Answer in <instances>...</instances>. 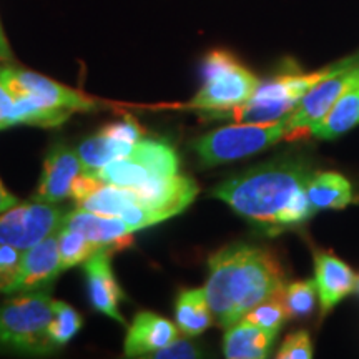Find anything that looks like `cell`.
Here are the masks:
<instances>
[{
    "instance_id": "cell-25",
    "label": "cell",
    "mask_w": 359,
    "mask_h": 359,
    "mask_svg": "<svg viewBox=\"0 0 359 359\" xmlns=\"http://www.w3.org/2000/svg\"><path fill=\"white\" fill-rule=\"evenodd\" d=\"M245 321L253 323V325L268 327V330H278L285 325L286 320H290V313L286 309V304L283 302V291L275 296H269L253 309H250L245 314Z\"/></svg>"
},
{
    "instance_id": "cell-11",
    "label": "cell",
    "mask_w": 359,
    "mask_h": 359,
    "mask_svg": "<svg viewBox=\"0 0 359 359\" xmlns=\"http://www.w3.org/2000/svg\"><path fill=\"white\" fill-rule=\"evenodd\" d=\"M62 271L64 268L58 253L57 231H53L37 245L22 251L19 271L8 294L20 293V291L48 290Z\"/></svg>"
},
{
    "instance_id": "cell-22",
    "label": "cell",
    "mask_w": 359,
    "mask_h": 359,
    "mask_svg": "<svg viewBox=\"0 0 359 359\" xmlns=\"http://www.w3.org/2000/svg\"><path fill=\"white\" fill-rule=\"evenodd\" d=\"M57 241H58V253H60L62 268L69 269L83 264L88 262L93 255L103 250L100 245L93 243L82 233L69 230V228H58L57 230Z\"/></svg>"
},
{
    "instance_id": "cell-1",
    "label": "cell",
    "mask_w": 359,
    "mask_h": 359,
    "mask_svg": "<svg viewBox=\"0 0 359 359\" xmlns=\"http://www.w3.org/2000/svg\"><path fill=\"white\" fill-rule=\"evenodd\" d=\"M313 173L302 160H273L222 183L212 196L268 235H278L308 222L316 212L306 193Z\"/></svg>"
},
{
    "instance_id": "cell-7",
    "label": "cell",
    "mask_w": 359,
    "mask_h": 359,
    "mask_svg": "<svg viewBox=\"0 0 359 359\" xmlns=\"http://www.w3.org/2000/svg\"><path fill=\"white\" fill-rule=\"evenodd\" d=\"M0 83L15 100H25L42 110L72 115L75 111H95L100 109L97 98L85 95L80 90L65 87L55 80L22 67H0Z\"/></svg>"
},
{
    "instance_id": "cell-13",
    "label": "cell",
    "mask_w": 359,
    "mask_h": 359,
    "mask_svg": "<svg viewBox=\"0 0 359 359\" xmlns=\"http://www.w3.org/2000/svg\"><path fill=\"white\" fill-rule=\"evenodd\" d=\"M111 253H114L111 250L103 248L93 255L88 262H85V280H87L90 303L93 309L127 326V321L118 308V304L125 299V294L116 281L114 269H111Z\"/></svg>"
},
{
    "instance_id": "cell-9",
    "label": "cell",
    "mask_w": 359,
    "mask_h": 359,
    "mask_svg": "<svg viewBox=\"0 0 359 359\" xmlns=\"http://www.w3.org/2000/svg\"><path fill=\"white\" fill-rule=\"evenodd\" d=\"M65 212L50 203L24 201L0 213V246L24 251L60 228Z\"/></svg>"
},
{
    "instance_id": "cell-31",
    "label": "cell",
    "mask_w": 359,
    "mask_h": 359,
    "mask_svg": "<svg viewBox=\"0 0 359 359\" xmlns=\"http://www.w3.org/2000/svg\"><path fill=\"white\" fill-rule=\"evenodd\" d=\"M19 203L20 200L17 198V196H13L12 193L4 187V183L0 182V213L7 212V210L13 208V206H17Z\"/></svg>"
},
{
    "instance_id": "cell-12",
    "label": "cell",
    "mask_w": 359,
    "mask_h": 359,
    "mask_svg": "<svg viewBox=\"0 0 359 359\" xmlns=\"http://www.w3.org/2000/svg\"><path fill=\"white\" fill-rule=\"evenodd\" d=\"M82 173L83 167L77 151L62 145V143L52 147L45 156L42 177H40L32 200L50 205L60 203L62 200L72 196L75 180Z\"/></svg>"
},
{
    "instance_id": "cell-16",
    "label": "cell",
    "mask_w": 359,
    "mask_h": 359,
    "mask_svg": "<svg viewBox=\"0 0 359 359\" xmlns=\"http://www.w3.org/2000/svg\"><path fill=\"white\" fill-rule=\"evenodd\" d=\"M314 283L320 296L323 316L356 290V276L353 269L333 253L314 255Z\"/></svg>"
},
{
    "instance_id": "cell-27",
    "label": "cell",
    "mask_w": 359,
    "mask_h": 359,
    "mask_svg": "<svg viewBox=\"0 0 359 359\" xmlns=\"http://www.w3.org/2000/svg\"><path fill=\"white\" fill-rule=\"evenodd\" d=\"M22 251L13 246H0V293H11L19 271Z\"/></svg>"
},
{
    "instance_id": "cell-32",
    "label": "cell",
    "mask_w": 359,
    "mask_h": 359,
    "mask_svg": "<svg viewBox=\"0 0 359 359\" xmlns=\"http://www.w3.org/2000/svg\"><path fill=\"white\" fill-rule=\"evenodd\" d=\"M0 60H4V62H12L13 60L12 50H11V47H8L6 35H4L2 25H0Z\"/></svg>"
},
{
    "instance_id": "cell-15",
    "label": "cell",
    "mask_w": 359,
    "mask_h": 359,
    "mask_svg": "<svg viewBox=\"0 0 359 359\" xmlns=\"http://www.w3.org/2000/svg\"><path fill=\"white\" fill-rule=\"evenodd\" d=\"M178 339V326L151 311H140L128 326L125 338V356H151L158 349Z\"/></svg>"
},
{
    "instance_id": "cell-29",
    "label": "cell",
    "mask_w": 359,
    "mask_h": 359,
    "mask_svg": "<svg viewBox=\"0 0 359 359\" xmlns=\"http://www.w3.org/2000/svg\"><path fill=\"white\" fill-rule=\"evenodd\" d=\"M200 348L195 343L188 339H175L168 346L158 349L151 354V358H170V359H188V358H200Z\"/></svg>"
},
{
    "instance_id": "cell-33",
    "label": "cell",
    "mask_w": 359,
    "mask_h": 359,
    "mask_svg": "<svg viewBox=\"0 0 359 359\" xmlns=\"http://www.w3.org/2000/svg\"><path fill=\"white\" fill-rule=\"evenodd\" d=\"M354 291H358V293H359V276L356 278V290H354Z\"/></svg>"
},
{
    "instance_id": "cell-4",
    "label": "cell",
    "mask_w": 359,
    "mask_h": 359,
    "mask_svg": "<svg viewBox=\"0 0 359 359\" xmlns=\"http://www.w3.org/2000/svg\"><path fill=\"white\" fill-rule=\"evenodd\" d=\"M52 316L48 290L12 293L0 304V346L19 353H50L55 348L48 338Z\"/></svg>"
},
{
    "instance_id": "cell-10",
    "label": "cell",
    "mask_w": 359,
    "mask_h": 359,
    "mask_svg": "<svg viewBox=\"0 0 359 359\" xmlns=\"http://www.w3.org/2000/svg\"><path fill=\"white\" fill-rule=\"evenodd\" d=\"M359 87V62L353 58L346 67L321 80L314 85L304 95L293 111L286 115L288 122L296 133V137L302 138L311 133V128L325 116L327 111L333 109V105L349 90Z\"/></svg>"
},
{
    "instance_id": "cell-30",
    "label": "cell",
    "mask_w": 359,
    "mask_h": 359,
    "mask_svg": "<svg viewBox=\"0 0 359 359\" xmlns=\"http://www.w3.org/2000/svg\"><path fill=\"white\" fill-rule=\"evenodd\" d=\"M15 102L0 83V130L15 127Z\"/></svg>"
},
{
    "instance_id": "cell-20",
    "label": "cell",
    "mask_w": 359,
    "mask_h": 359,
    "mask_svg": "<svg viewBox=\"0 0 359 359\" xmlns=\"http://www.w3.org/2000/svg\"><path fill=\"white\" fill-rule=\"evenodd\" d=\"M359 125V87L344 93L333 109L311 128L313 137L320 140H334L339 135Z\"/></svg>"
},
{
    "instance_id": "cell-2",
    "label": "cell",
    "mask_w": 359,
    "mask_h": 359,
    "mask_svg": "<svg viewBox=\"0 0 359 359\" xmlns=\"http://www.w3.org/2000/svg\"><path fill=\"white\" fill-rule=\"evenodd\" d=\"M205 291L213 318L230 327L269 296L285 290V271L275 255L262 246L235 243L208 259Z\"/></svg>"
},
{
    "instance_id": "cell-19",
    "label": "cell",
    "mask_w": 359,
    "mask_h": 359,
    "mask_svg": "<svg viewBox=\"0 0 359 359\" xmlns=\"http://www.w3.org/2000/svg\"><path fill=\"white\" fill-rule=\"evenodd\" d=\"M175 320L178 330L188 338L200 336L213 321V313L205 288L180 291L175 302Z\"/></svg>"
},
{
    "instance_id": "cell-14",
    "label": "cell",
    "mask_w": 359,
    "mask_h": 359,
    "mask_svg": "<svg viewBox=\"0 0 359 359\" xmlns=\"http://www.w3.org/2000/svg\"><path fill=\"white\" fill-rule=\"evenodd\" d=\"M60 228H69V230L82 233L93 243L111 251L128 248L132 245V235L135 233L133 228L120 217H105V215L87 212L82 208L67 212Z\"/></svg>"
},
{
    "instance_id": "cell-21",
    "label": "cell",
    "mask_w": 359,
    "mask_h": 359,
    "mask_svg": "<svg viewBox=\"0 0 359 359\" xmlns=\"http://www.w3.org/2000/svg\"><path fill=\"white\" fill-rule=\"evenodd\" d=\"M135 143H125L110 140L103 135L87 138L77 148L79 158L82 161L83 172H95V170L105 167L107 163L116 158H122L132 154Z\"/></svg>"
},
{
    "instance_id": "cell-28",
    "label": "cell",
    "mask_w": 359,
    "mask_h": 359,
    "mask_svg": "<svg viewBox=\"0 0 359 359\" xmlns=\"http://www.w3.org/2000/svg\"><path fill=\"white\" fill-rule=\"evenodd\" d=\"M103 137L110 138V140L116 142H125V143H137L142 140L143 130L138 122L132 116H127L122 122H115L105 125L100 132H98Z\"/></svg>"
},
{
    "instance_id": "cell-8",
    "label": "cell",
    "mask_w": 359,
    "mask_h": 359,
    "mask_svg": "<svg viewBox=\"0 0 359 359\" xmlns=\"http://www.w3.org/2000/svg\"><path fill=\"white\" fill-rule=\"evenodd\" d=\"M92 173L109 185L138 188L180 173V158L167 142L140 140L132 154L116 158Z\"/></svg>"
},
{
    "instance_id": "cell-18",
    "label": "cell",
    "mask_w": 359,
    "mask_h": 359,
    "mask_svg": "<svg viewBox=\"0 0 359 359\" xmlns=\"http://www.w3.org/2000/svg\"><path fill=\"white\" fill-rule=\"evenodd\" d=\"M306 193L314 210H343L358 201L349 180L334 172H314Z\"/></svg>"
},
{
    "instance_id": "cell-26",
    "label": "cell",
    "mask_w": 359,
    "mask_h": 359,
    "mask_svg": "<svg viewBox=\"0 0 359 359\" xmlns=\"http://www.w3.org/2000/svg\"><path fill=\"white\" fill-rule=\"evenodd\" d=\"M278 359H311L313 344L308 331H296L286 336L281 348L276 353Z\"/></svg>"
},
{
    "instance_id": "cell-3",
    "label": "cell",
    "mask_w": 359,
    "mask_h": 359,
    "mask_svg": "<svg viewBox=\"0 0 359 359\" xmlns=\"http://www.w3.org/2000/svg\"><path fill=\"white\" fill-rule=\"evenodd\" d=\"M353 58L339 62V64L327 67V69L311 72V74H288L276 75L268 82L259 83L257 92L243 105L226 111H218L212 116L215 118H231L238 123H268L281 120L298 105V102L306 95L314 85L321 80L336 74V72L346 67Z\"/></svg>"
},
{
    "instance_id": "cell-5",
    "label": "cell",
    "mask_w": 359,
    "mask_h": 359,
    "mask_svg": "<svg viewBox=\"0 0 359 359\" xmlns=\"http://www.w3.org/2000/svg\"><path fill=\"white\" fill-rule=\"evenodd\" d=\"M286 116L268 123H236L201 135L193 142L195 154L203 167H217L222 163L259 154L281 140H296Z\"/></svg>"
},
{
    "instance_id": "cell-17",
    "label": "cell",
    "mask_w": 359,
    "mask_h": 359,
    "mask_svg": "<svg viewBox=\"0 0 359 359\" xmlns=\"http://www.w3.org/2000/svg\"><path fill=\"white\" fill-rule=\"evenodd\" d=\"M278 330H268L240 320L226 327L223 353L230 359H263L269 356L275 344Z\"/></svg>"
},
{
    "instance_id": "cell-23",
    "label": "cell",
    "mask_w": 359,
    "mask_h": 359,
    "mask_svg": "<svg viewBox=\"0 0 359 359\" xmlns=\"http://www.w3.org/2000/svg\"><path fill=\"white\" fill-rule=\"evenodd\" d=\"M80 327H82V316L70 304L53 302V316L48 325V338L53 346H64L77 336Z\"/></svg>"
},
{
    "instance_id": "cell-24",
    "label": "cell",
    "mask_w": 359,
    "mask_h": 359,
    "mask_svg": "<svg viewBox=\"0 0 359 359\" xmlns=\"http://www.w3.org/2000/svg\"><path fill=\"white\" fill-rule=\"evenodd\" d=\"M316 283L314 280L294 281L283 290V302L286 304L290 318H306L316 306Z\"/></svg>"
},
{
    "instance_id": "cell-6",
    "label": "cell",
    "mask_w": 359,
    "mask_h": 359,
    "mask_svg": "<svg viewBox=\"0 0 359 359\" xmlns=\"http://www.w3.org/2000/svg\"><path fill=\"white\" fill-rule=\"evenodd\" d=\"M203 85L183 109L203 111H226L243 105L262 83L253 72L240 64L228 50H213L206 55L203 67Z\"/></svg>"
}]
</instances>
